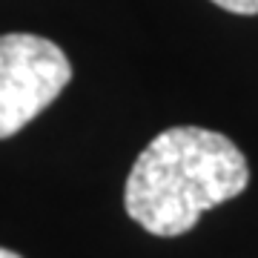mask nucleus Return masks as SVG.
Segmentation results:
<instances>
[{
    "instance_id": "1",
    "label": "nucleus",
    "mask_w": 258,
    "mask_h": 258,
    "mask_svg": "<svg viewBox=\"0 0 258 258\" xmlns=\"http://www.w3.org/2000/svg\"><path fill=\"white\" fill-rule=\"evenodd\" d=\"M247 158L227 135L172 126L149 141L132 164L123 204L129 218L161 238L184 235L207 210L247 189Z\"/></svg>"
},
{
    "instance_id": "2",
    "label": "nucleus",
    "mask_w": 258,
    "mask_h": 258,
    "mask_svg": "<svg viewBox=\"0 0 258 258\" xmlns=\"http://www.w3.org/2000/svg\"><path fill=\"white\" fill-rule=\"evenodd\" d=\"M72 81V63L40 35H0V138L35 120Z\"/></svg>"
},
{
    "instance_id": "3",
    "label": "nucleus",
    "mask_w": 258,
    "mask_h": 258,
    "mask_svg": "<svg viewBox=\"0 0 258 258\" xmlns=\"http://www.w3.org/2000/svg\"><path fill=\"white\" fill-rule=\"evenodd\" d=\"M212 3L232 15H258V0H212Z\"/></svg>"
},
{
    "instance_id": "4",
    "label": "nucleus",
    "mask_w": 258,
    "mask_h": 258,
    "mask_svg": "<svg viewBox=\"0 0 258 258\" xmlns=\"http://www.w3.org/2000/svg\"><path fill=\"white\" fill-rule=\"evenodd\" d=\"M0 258H20L18 252H12V249H3L0 247Z\"/></svg>"
}]
</instances>
